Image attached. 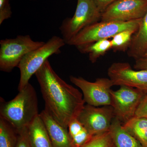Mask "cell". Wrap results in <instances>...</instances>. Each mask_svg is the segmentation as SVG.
Listing matches in <instances>:
<instances>
[{
  "mask_svg": "<svg viewBox=\"0 0 147 147\" xmlns=\"http://www.w3.org/2000/svg\"><path fill=\"white\" fill-rule=\"evenodd\" d=\"M46 111L62 126L68 129L85 106L82 93L66 83L47 60L35 74Z\"/></svg>",
  "mask_w": 147,
  "mask_h": 147,
  "instance_id": "cell-1",
  "label": "cell"
},
{
  "mask_svg": "<svg viewBox=\"0 0 147 147\" xmlns=\"http://www.w3.org/2000/svg\"><path fill=\"white\" fill-rule=\"evenodd\" d=\"M36 92L29 83L12 100L0 98V117L12 125L17 132L28 127L39 115Z\"/></svg>",
  "mask_w": 147,
  "mask_h": 147,
  "instance_id": "cell-2",
  "label": "cell"
},
{
  "mask_svg": "<svg viewBox=\"0 0 147 147\" xmlns=\"http://www.w3.org/2000/svg\"><path fill=\"white\" fill-rule=\"evenodd\" d=\"M66 44L62 38L54 36L44 45L28 53L21 61L18 67L20 71L18 91L29 83L34 74L48 60L52 55L61 53V49Z\"/></svg>",
  "mask_w": 147,
  "mask_h": 147,
  "instance_id": "cell-3",
  "label": "cell"
},
{
  "mask_svg": "<svg viewBox=\"0 0 147 147\" xmlns=\"http://www.w3.org/2000/svg\"><path fill=\"white\" fill-rule=\"evenodd\" d=\"M142 18L127 22L100 21L83 29L66 44L77 47L109 39L125 30H137Z\"/></svg>",
  "mask_w": 147,
  "mask_h": 147,
  "instance_id": "cell-4",
  "label": "cell"
},
{
  "mask_svg": "<svg viewBox=\"0 0 147 147\" xmlns=\"http://www.w3.org/2000/svg\"><path fill=\"white\" fill-rule=\"evenodd\" d=\"M43 41L33 40L30 35H18L15 38L0 41V70L10 72L18 67L28 53L44 45Z\"/></svg>",
  "mask_w": 147,
  "mask_h": 147,
  "instance_id": "cell-5",
  "label": "cell"
},
{
  "mask_svg": "<svg viewBox=\"0 0 147 147\" xmlns=\"http://www.w3.org/2000/svg\"><path fill=\"white\" fill-rule=\"evenodd\" d=\"M101 15L92 0H77L73 16L64 19L59 28L66 44L83 29L99 22Z\"/></svg>",
  "mask_w": 147,
  "mask_h": 147,
  "instance_id": "cell-6",
  "label": "cell"
},
{
  "mask_svg": "<svg viewBox=\"0 0 147 147\" xmlns=\"http://www.w3.org/2000/svg\"><path fill=\"white\" fill-rule=\"evenodd\" d=\"M111 106L114 110L115 117L122 123L135 117L138 106L146 93L138 89L121 86L116 91L111 90Z\"/></svg>",
  "mask_w": 147,
  "mask_h": 147,
  "instance_id": "cell-7",
  "label": "cell"
},
{
  "mask_svg": "<svg viewBox=\"0 0 147 147\" xmlns=\"http://www.w3.org/2000/svg\"><path fill=\"white\" fill-rule=\"evenodd\" d=\"M69 80L81 90L84 101L88 105L95 107L111 106L110 92L114 85L110 78H97L92 82L82 77L71 76Z\"/></svg>",
  "mask_w": 147,
  "mask_h": 147,
  "instance_id": "cell-8",
  "label": "cell"
},
{
  "mask_svg": "<svg viewBox=\"0 0 147 147\" xmlns=\"http://www.w3.org/2000/svg\"><path fill=\"white\" fill-rule=\"evenodd\" d=\"M115 117L112 106L95 107L85 105L77 119L92 136L110 130Z\"/></svg>",
  "mask_w": 147,
  "mask_h": 147,
  "instance_id": "cell-9",
  "label": "cell"
},
{
  "mask_svg": "<svg viewBox=\"0 0 147 147\" xmlns=\"http://www.w3.org/2000/svg\"><path fill=\"white\" fill-rule=\"evenodd\" d=\"M147 12V0H117L102 13L101 21L127 22L142 18Z\"/></svg>",
  "mask_w": 147,
  "mask_h": 147,
  "instance_id": "cell-10",
  "label": "cell"
},
{
  "mask_svg": "<svg viewBox=\"0 0 147 147\" xmlns=\"http://www.w3.org/2000/svg\"><path fill=\"white\" fill-rule=\"evenodd\" d=\"M108 74L114 86H127L147 93V69L135 70L126 62L112 64Z\"/></svg>",
  "mask_w": 147,
  "mask_h": 147,
  "instance_id": "cell-11",
  "label": "cell"
},
{
  "mask_svg": "<svg viewBox=\"0 0 147 147\" xmlns=\"http://www.w3.org/2000/svg\"><path fill=\"white\" fill-rule=\"evenodd\" d=\"M39 116L44 123L53 147H73L68 129L62 126L45 109Z\"/></svg>",
  "mask_w": 147,
  "mask_h": 147,
  "instance_id": "cell-12",
  "label": "cell"
},
{
  "mask_svg": "<svg viewBox=\"0 0 147 147\" xmlns=\"http://www.w3.org/2000/svg\"><path fill=\"white\" fill-rule=\"evenodd\" d=\"M147 50V12L141 19L139 28L133 35L127 55L135 59L142 57Z\"/></svg>",
  "mask_w": 147,
  "mask_h": 147,
  "instance_id": "cell-13",
  "label": "cell"
},
{
  "mask_svg": "<svg viewBox=\"0 0 147 147\" xmlns=\"http://www.w3.org/2000/svg\"><path fill=\"white\" fill-rule=\"evenodd\" d=\"M115 147H144L125 130L123 124L114 117L109 130Z\"/></svg>",
  "mask_w": 147,
  "mask_h": 147,
  "instance_id": "cell-14",
  "label": "cell"
},
{
  "mask_svg": "<svg viewBox=\"0 0 147 147\" xmlns=\"http://www.w3.org/2000/svg\"><path fill=\"white\" fill-rule=\"evenodd\" d=\"M32 147H53L47 129L39 115L28 127Z\"/></svg>",
  "mask_w": 147,
  "mask_h": 147,
  "instance_id": "cell-15",
  "label": "cell"
},
{
  "mask_svg": "<svg viewBox=\"0 0 147 147\" xmlns=\"http://www.w3.org/2000/svg\"><path fill=\"white\" fill-rule=\"evenodd\" d=\"M123 126L144 147H147V118L134 117Z\"/></svg>",
  "mask_w": 147,
  "mask_h": 147,
  "instance_id": "cell-16",
  "label": "cell"
},
{
  "mask_svg": "<svg viewBox=\"0 0 147 147\" xmlns=\"http://www.w3.org/2000/svg\"><path fill=\"white\" fill-rule=\"evenodd\" d=\"M68 129L73 147H80L93 137L77 118L70 121Z\"/></svg>",
  "mask_w": 147,
  "mask_h": 147,
  "instance_id": "cell-17",
  "label": "cell"
},
{
  "mask_svg": "<svg viewBox=\"0 0 147 147\" xmlns=\"http://www.w3.org/2000/svg\"><path fill=\"white\" fill-rule=\"evenodd\" d=\"M76 47L80 53L88 54L90 61L94 63L100 57L112 49V45L111 40L105 39Z\"/></svg>",
  "mask_w": 147,
  "mask_h": 147,
  "instance_id": "cell-18",
  "label": "cell"
},
{
  "mask_svg": "<svg viewBox=\"0 0 147 147\" xmlns=\"http://www.w3.org/2000/svg\"><path fill=\"white\" fill-rule=\"evenodd\" d=\"M18 132L7 121L0 117V147H16Z\"/></svg>",
  "mask_w": 147,
  "mask_h": 147,
  "instance_id": "cell-19",
  "label": "cell"
},
{
  "mask_svg": "<svg viewBox=\"0 0 147 147\" xmlns=\"http://www.w3.org/2000/svg\"><path fill=\"white\" fill-rule=\"evenodd\" d=\"M137 30H127L119 32L111 40L112 49L115 50H123L128 48L133 35Z\"/></svg>",
  "mask_w": 147,
  "mask_h": 147,
  "instance_id": "cell-20",
  "label": "cell"
},
{
  "mask_svg": "<svg viewBox=\"0 0 147 147\" xmlns=\"http://www.w3.org/2000/svg\"><path fill=\"white\" fill-rule=\"evenodd\" d=\"M80 147H115L110 131L94 135Z\"/></svg>",
  "mask_w": 147,
  "mask_h": 147,
  "instance_id": "cell-21",
  "label": "cell"
},
{
  "mask_svg": "<svg viewBox=\"0 0 147 147\" xmlns=\"http://www.w3.org/2000/svg\"><path fill=\"white\" fill-rule=\"evenodd\" d=\"M12 15L9 0H0V25Z\"/></svg>",
  "mask_w": 147,
  "mask_h": 147,
  "instance_id": "cell-22",
  "label": "cell"
},
{
  "mask_svg": "<svg viewBox=\"0 0 147 147\" xmlns=\"http://www.w3.org/2000/svg\"><path fill=\"white\" fill-rule=\"evenodd\" d=\"M16 147H32L29 140L28 127L18 132Z\"/></svg>",
  "mask_w": 147,
  "mask_h": 147,
  "instance_id": "cell-23",
  "label": "cell"
},
{
  "mask_svg": "<svg viewBox=\"0 0 147 147\" xmlns=\"http://www.w3.org/2000/svg\"><path fill=\"white\" fill-rule=\"evenodd\" d=\"M135 117L147 118V93L140 102L136 111Z\"/></svg>",
  "mask_w": 147,
  "mask_h": 147,
  "instance_id": "cell-24",
  "label": "cell"
},
{
  "mask_svg": "<svg viewBox=\"0 0 147 147\" xmlns=\"http://www.w3.org/2000/svg\"><path fill=\"white\" fill-rule=\"evenodd\" d=\"M134 67L137 70L147 69V50L142 57L136 59Z\"/></svg>",
  "mask_w": 147,
  "mask_h": 147,
  "instance_id": "cell-25",
  "label": "cell"
},
{
  "mask_svg": "<svg viewBox=\"0 0 147 147\" xmlns=\"http://www.w3.org/2000/svg\"><path fill=\"white\" fill-rule=\"evenodd\" d=\"M96 7L102 13L106 9L117 0H92Z\"/></svg>",
  "mask_w": 147,
  "mask_h": 147,
  "instance_id": "cell-26",
  "label": "cell"
},
{
  "mask_svg": "<svg viewBox=\"0 0 147 147\" xmlns=\"http://www.w3.org/2000/svg\"><path fill=\"white\" fill-rule=\"evenodd\" d=\"M30 1H35V0H30Z\"/></svg>",
  "mask_w": 147,
  "mask_h": 147,
  "instance_id": "cell-27",
  "label": "cell"
}]
</instances>
